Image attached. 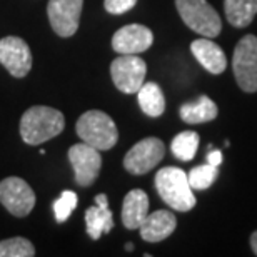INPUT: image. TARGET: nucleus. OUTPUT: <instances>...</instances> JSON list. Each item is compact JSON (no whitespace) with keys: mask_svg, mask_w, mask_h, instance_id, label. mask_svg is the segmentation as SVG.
<instances>
[{"mask_svg":"<svg viewBox=\"0 0 257 257\" xmlns=\"http://www.w3.org/2000/svg\"><path fill=\"white\" fill-rule=\"evenodd\" d=\"M65 128V117L60 110L47 105H34L20 119V137L29 146H39L57 137Z\"/></svg>","mask_w":257,"mask_h":257,"instance_id":"f257e3e1","label":"nucleus"},{"mask_svg":"<svg viewBox=\"0 0 257 257\" xmlns=\"http://www.w3.org/2000/svg\"><path fill=\"white\" fill-rule=\"evenodd\" d=\"M156 189L164 202L179 212H187L197 204L187 174L179 167L161 169L156 174Z\"/></svg>","mask_w":257,"mask_h":257,"instance_id":"f03ea898","label":"nucleus"},{"mask_svg":"<svg viewBox=\"0 0 257 257\" xmlns=\"http://www.w3.org/2000/svg\"><path fill=\"white\" fill-rule=\"evenodd\" d=\"M77 136L82 142L95 147L97 151H109L119 141V131L110 115L102 110H87L77 120Z\"/></svg>","mask_w":257,"mask_h":257,"instance_id":"7ed1b4c3","label":"nucleus"},{"mask_svg":"<svg viewBox=\"0 0 257 257\" xmlns=\"http://www.w3.org/2000/svg\"><path fill=\"white\" fill-rule=\"evenodd\" d=\"M182 22L202 37H217L222 30L219 14L207 0H176Z\"/></svg>","mask_w":257,"mask_h":257,"instance_id":"20e7f679","label":"nucleus"},{"mask_svg":"<svg viewBox=\"0 0 257 257\" xmlns=\"http://www.w3.org/2000/svg\"><path fill=\"white\" fill-rule=\"evenodd\" d=\"M232 72L235 82L244 92H257V37L244 35L234 49Z\"/></svg>","mask_w":257,"mask_h":257,"instance_id":"39448f33","label":"nucleus"},{"mask_svg":"<svg viewBox=\"0 0 257 257\" xmlns=\"http://www.w3.org/2000/svg\"><path fill=\"white\" fill-rule=\"evenodd\" d=\"M146 60L137 54H120V57L114 59L110 64V77L114 85L124 94H136L146 82Z\"/></svg>","mask_w":257,"mask_h":257,"instance_id":"423d86ee","label":"nucleus"},{"mask_svg":"<svg viewBox=\"0 0 257 257\" xmlns=\"http://www.w3.org/2000/svg\"><path fill=\"white\" fill-rule=\"evenodd\" d=\"M166 156V146L161 139L147 137L139 141L124 157V167L134 176H144L159 166Z\"/></svg>","mask_w":257,"mask_h":257,"instance_id":"0eeeda50","label":"nucleus"},{"mask_svg":"<svg viewBox=\"0 0 257 257\" xmlns=\"http://www.w3.org/2000/svg\"><path fill=\"white\" fill-rule=\"evenodd\" d=\"M0 204L15 217H25L35 205V194L24 179L7 177L0 182Z\"/></svg>","mask_w":257,"mask_h":257,"instance_id":"6e6552de","label":"nucleus"},{"mask_svg":"<svg viewBox=\"0 0 257 257\" xmlns=\"http://www.w3.org/2000/svg\"><path fill=\"white\" fill-rule=\"evenodd\" d=\"M69 161L74 169L75 182L82 187L92 186L100 174L102 157L95 147L89 144H75L69 149Z\"/></svg>","mask_w":257,"mask_h":257,"instance_id":"1a4fd4ad","label":"nucleus"},{"mask_svg":"<svg viewBox=\"0 0 257 257\" xmlns=\"http://www.w3.org/2000/svg\"><path fill=\"white\" fill-rule=\"evenodd\" d=\"M0 64L14 77H25L32 69V52L24 39L7 35L0 40Z\"/></svg>","mask_w":257,"mask_h":257,"instance_id":"9d476101","label":"nucleus"},{"mask_svg":"<svg viewBox=\"0 0 257 257\" xmlns=\"http://www.w3.org/2000/svg\"><path fill=\"white\" fill-rule=\"evenodd\" d=\"M82 5L84 0H49L47 15L59 37H72L77 32Z\"/></svg>","mask_w":257,"mask_h":257,"instance_id":"9b49d317","label":"nucleus"},{"mask_svg":"<svg viewBox=\"0 0 257 257\" xmlns=\"http://www.w3.org/2000/svg\"><path fill=\"white\" fill-rule=\"evenodd\" d=\"M154 42L152 30L141 24H128L119 29L112 37V49L117 54H141Z\"/></svg>","mask_w":257,"mask_h":257,"instance_id":"f8f14e48","label":"nucleus"},{"mask_svg":"<svg viewBox=\"0 0 257 257\" xmlns=\"http://www.w3.org/2000/svg\"><path fill=\"white\" fill-rule=\"evenodd\" d=\"M177 227V219L171 210L159 209L154 210L152 214H147L141 224V237L146 242H161V240L167 239Z\"/></svg>","mask_w":257,"mask_h":257,"instance_id":"ddd939ff","label":"nucleus"},{"mask_svg":"<svg viewBox=\"0 0 257 257\" xmlns=\"http://www.w3.org/2000/svg\"><path fill=\"white\" fill-rule=\"evenodd\" d=\"M85 229L89 237L94 240L100 239L104 234H109L114 229V217H112L105 194H97L95 205L85 210Z\"/></svg>","mask_w":257,"mask_h":257,"instance_id":"4468645a","label":"nucleus"},{"mask_svg":"<svg viewBox=\"0 0 257 257\" xmlns=\"http://www.w3.org/2000/svg\"><path fill=\"white\" fill-rule=\"evenodd\" d=\"M191 52L195 60L204 67L205 70L214 75L222 74L227 67V59H225L224 50L219 47L214 40L210 39H197L191 44Z\"/></svg>","mask_w":257,"mask_h":257,"instance_id":"2eb2a0df","label":"nucleus"},{"mask_svg":"<svg viewBox=\"0 0 257 257\" xmlns=\"http://www.w3.org/2000/svg\"><path fill=\"white\" fill-rule=\"evenodd\" d=\"M149 214V197L142 189H134L124 197L122 204V224L127 229H139Z\"/></svg>","mask_w":257,"mask_h":257,"instance_id":"dca6fc26","label":"nucleus"},{"mask_svg":"<svg viewBox=\"0 0 257 257\" xmlns=\"http://www.w3.org/2000/svg\"><path fill=\"white\" fill-rule=\"evenodd\" d=\"M179 114H181V119L186 122V124H204V122H210L214 120L219 114L217 104L209 99L207 95H200L192 102H187L184 104L181 109H179Z\"/></svg>","mask_w":257,"mask_h":257,"instance_id":"f3484780","label":"nucleus"},{"mask_svg":"<svg viewBox=\"0 0 257 257\" xmlns=\"http://www.w3.org/2000/svg\"><path fill=\"white\" fill-rule=\"evenodd\" d=\"M137 99L142 112L149 117H161L166 110V97L156 82H144L137 90Z\"/></svg>","mask_w":257,"mask_h":257,"instance_id":"a211bd4d","label":"nucleus"},{"mask_svg":"<svg viewBox=\"0 0 257 257\" xmlns=\"http://www.w3.org/2000/svg\"><path fill=\"white\" fill-rule=\"evenodd\" d=\"M225 19L235 29H244L257 15V0H224Z\"/></svg>","mask_w":257,"mask_h":257,"instance_id":"6ab92c4d","label":"nucleus"},{"mask_svg":"<svg viewBox=\"0 0 257 257\" xmlns=\"http://www.w3.org/2000/svg\"><path fill=\"white\" fill-rule=\"evenodd\" d=\"M199 141L200 139L197 132L184 131L172 139L171 151L179 161L189 162L195 157V152H197V149H199Z\"/></svg>","mask_w":257,"mask_h":257,"instance_id":"aec40b11","label":"nucleus"},{"mask_svg":"<svg viewBox=\"0 0 257 257\" xmlns=\"http://www.w3.org/2000/svg\"><path fill=\"white\" fill-rule=\"evenodd\" d=\"M219 176V167L205 164V166H197L191 169V172L187 174L189 186L192 187V191H205L215 182V179Z\"/></svg>","mask_w":257,"mask_h":257,"instance_id":"412c9836","label":"nucleus"},{"mask_svg":"<svg viewBox=\"0 0 257 257\" xmlns=\"http://www.w3.org/2000/svg\"><path fill=\"white\" fill-rule=\"evenodd\" d=\"M32 255H35V247L25 237H10L0 240V257H32Z\"/></svg>","mask_w":257,"mask_h":257,"instance_id":"4be33fe9","label":"nucleus"},{"mask_svg":"<svg viewBox=\"0 0 257 257\" xmlns=\"http://www.w3.org/2000/svg\"><path fill=\"white\" fill-rule=\"evenodd\" d=\"M77 207V194L72 191H64L60 194V197L54 202V214L55 220L59 224L65 222L70 217V214L74 212V209Z\"/></svg>","mask_w":257,"mask_h":257,"instance_id":"5701e85b","label":"nucleus"},{"mask_svg":"<svg viewBox=\"0 0 257 257\" xmlns=\"http://www.w3.org/2000/svg\"><path fill=\"white\" fill-rule=\"evenodd\" d=\"M137 0H104V7L112 15H120L136 7Z\"/></svg>","mask_w":257,"mask_h":257,"instance_id":"b1692460","label":"nucleus"},{"mask_svg":"<svg viewBox=\"0 0 257 257\" xmlns=\"http://www.w3.org/2000/svg\"><path fill=\"white\" fill-rule=\"evenodd\" d=\"M207 164H210V166L219 167L220 164H222V152H220L219 149L209 151V154H207Z\"/></svg>","mask_w":257,"mask_h":257,"instance_id":"393cba45","label":"nucleus"},{"mask_svg":"<svg viewBox=\"0 0 257 257\" xmlns=\"http://www.w3.org/2000/svg\"><path fill=\"white\" fill-rule=\"evenodd\" d=\"M250 249H252V252L257 255V230H254V232L250 234Z\"/></svg>","mask_w":257,"mask_h":257,"instance_id":"a878e982","label":"nucleus"},{"mask_svg":"<svg viewBox=\"0 0 257 257\" xmlns=\"http://www.w3.org/2000/svg\"><path fill=\"white\" fill-rule=\"evenodd\" d=\"M125 249H127V250H132V249H134V244H132V242L125 244Z\"/></svg>","mask_w":257,"mask_h":257,"instance_id":"bb28decb","label":"nucleus"}]
</instances>
